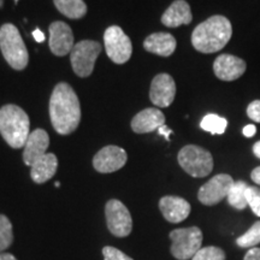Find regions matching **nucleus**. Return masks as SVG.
<instances>
[{
	"instance_id": "f257e3e1",
	"label": "nucleus",
	"mask_w": 260,
	"mask_h": 260,
	"mask_svg": "<svg viewBox=\"0 0 260 260\" xmlns=\"http://www.w3.org/2000/svg\"><path fill=\"white\" fill-rule=\"evenodd\" d=\"M50 117L58 134L69 135L81 122L80 100L70 84L60 82L54 87L50 99Z\"/></svg>"
},
{
	"instance_id": "f03ea898",
	"label": "nucleus",
	"mask_w": 260,
	"mask_h": 260,
	"mask_svg": "<svg viewBox=\"0 0 260 260\" xmlns=\"http://www.w3.org/2000/svg\"><path fill=\"white\" fill-rule=\"evenodd\" d=\"M232 35L233 25L229 19L216 15L197 25L191 34V45L201 53H216L226 46Z\"/></svg>"
},
{
	"instance_id": "7ed1b4c3",
	"label": "nucleus",
	"mask_w": 260,
	"mask_h": 260,
	"mask_svg": "<svg viewBox=\"0 0 260 260\" xmlns=\"http://www.w3.org/2000/svg\"><path fill=\"white\" fill-rule=\"evenodd\" d=\"M29 128L30 122L23 109L12 104L0 109V134L12 148L24 147L30 134Z\"/></svg>"
},
{
	"instance_id": "20e7f679",
	"label": "nucleus",
	"mask_w": 260,
	"mask_h": 260,
	"mask_svg": "<svg viewBox=\"0 0 260 260\" xmlns=\"http://www.w3.org/2000/svg\"><path fill=\"white\" fill-rule=\"evenodd\" d=\"M0 50L12 69L23 70L29 61L28 50L16 25L6 23L0 28Z\"/></svg>"
},
{
	"instance_id": "39448f33",
	"label": "nucleus",
	"mask_w": 260,
	"mask_h": 260,
	"mask_svg": "<svg viewBox=\"0 0 260 260\" xmlns=\"http://www.w3.org/2000/svg\"><path fill=\"white\" fill-rule=\"evenodd\" d=\"M177 159L180 167L193 177H206L213 170L212 154L200 146H184L178 152Z\"/></svg>"
},
{
	"instance_id": "423d86ee",
	"label": "nucleus",
	"mask_w": 260,
	"mask_h": 260,
	"mask_svg": "<svg viewBox=\"0 0 260 260\" xmlns=\"http://www.w3.org/2000/svg\"><path fill=\"white\" fill-rule=\"evenodd\" d=\"M170 239L171 254L178 260L193 259L203 245V233L198 226L172 230Z\"/></svg>"
},
{
	"instance_id": "0eeeda50",
	"label": "nucleus",
	"mask_w": 260,
	"mask_h": 260,
	"mask_svg": "<svg viewBox=\"0 0 260 260\" xmlns=\"http://www.w3.org/2000/svg\"><path fill=\"white\" fill-rule=\"evenodd\" d=\"M102 52L98 41L83 40L75 45L70 53L71 67L79 77H88L93 73L96 58Z\"/></svg>"
},
{
	"instance_id": "6e6552de",
	"label": "nucleus",
	"mask_w": 260,
	"mask_h": 260,
	"mask_svg": "<svg viewBox=\"0 0 260 260\" xmlns=\"http://www.w3.org/2000/svg\"><path fill=\"white\" fill-rule=\"evenodd\" d=\"M104 42L107 56L116 64H124L130 59L133 53V45L128 35L122 28L112 25L105 30Z\"/></svg>"
},
{
	"instance_id": "1a4fd4ad",
	"label": "nucleus",
	"mask_w": 260,
	"mask_h": 260,
	"mask_svg": "<svg viewBox=\"0 0 260 260\" xmlns=\"http://www.w3.org/2000/svg\"><path fill=\"white\" fill-rule=\"evenodd\" d=\"M107 228L117 237H125L132 233L133 219L129 210L122 201L112 199L105 206Z\"/></svg>"
},
{
	"instance_id": "9d476101",
	"label": "nucleus",
	"mask_w": 260,
	"mask_h": 260,
	"mask_svg": "<svg viewBox=\"0 0 260 260\" xmlns=\"http://www.w3.org/2000/svg\"><path fill=\"white\" fill-rule=\"evenodd\" d=\"M235 183L233 177L226 174H219L211 178L209 182L201 186L198 193V199L206 206H213L225 199Z\"/></svg>"
},
{
	"instance_id": "9b49d317",
	"label": "nucleus",
	"mask_w": 260,
	"mask_h": 260,
	"mask_svg": "<svg viewBox=\"0 0 260 260\" xmlns=\"http://www.w3.org/2000/svg\"><path fill=\"white\" fill-rule=\"evenodd\" d=\"M128 160L124 149L118 146H106L100 149L93 158V167L98 172L111 174L122 169Z\"/></svg>"
},
{
	"instance_id": "f8f14e48",
	"label": "nucleus",
	"mask_w": 260,
	"mask_h": 260,
	"mask_svg": "<svg viewBox=\"0 0 260 260\" xmlns=\"http://www.w3.org/2000/svg\"><path fill=\"white\" fill-rule=\"evenodd\" d=\"M176 95V83L169 74H159L152 80L149 99L155 106L164 109L174 103Z\"/></svg>"
},
{
	"instance_id": "ddd939ff",
	"label": "nucleus",
	"mask_w": 260,
	"mask_h": 260,
	"mask_svg": "<svg viewBox=\"0 0 260 260\" xmlns=\"http://www.w3.org/2000/svg\"><path fill=\"white\" fill-rule=\"evenodd\" d=\"M50 48L58 57L67 56L74 48V34L71 28L64 22L57 21L50 25Z\"/></svg>"
},
{
	"instance_id": "4468645a",
	"label": "nucleus",
	"mask_w": 260,
	"mask_h": 260,
	"mask_svg": "<svg viewBox=\"0 0 260 260\" xmlns=\"http://www.w3.org/2000/svg\"><path fill=\"white\" fill-rule=\"evenodd\" d=\"M247 64L242 58L229 53L220 54L213 63L214 75L219 80L226 81V82L240 79L245 74Z\"/></svg>"
},
{
	"instance_id": "2eb2a0df",
	"label": "nucleus",
	"mask_w": 260,
	"mask_h": 260,
	"mask_svg": "<svg viewBox=\"0 0 260 260\" xmlns=\"http://www.w3.org/2000/svg\"><path fill=\"white\" fill-rule=\"evenodd\" d=\"M159 209L164 218L170 223H181L189 216L190 205L183 198L168 195L159 201Z\"/></svg>"
},
{
	"instance_id": "dca6fc26",
	"label": "nucleus",
	"mask_w": 260,
	"mask_h": 260,
	"mask_svg": "<svg viewBox=\"0 0 260 260\" xmlns=\"http://www.w3.org/2000/svg\"><path fill=\"white\" fill-rule=\"evenodd\" d=\"M48 146H50V136L44 129H35L34 132H31L24 145V164L31 167L35 160L46 154Z\"/></svg>"
},
{
	"instance_id": "f3484780",
	"label": "nucleus",
	"mask_w": 260,
	"mask_h": 260,
	"mask_svg": "<svg viewBox=\"0 0 260 260\" xmlns=\"http://www.w3.org/2000/svg\"><path fill=\"white\" fill-rule=\"evenodd\" d=\"M164 124V113L160 110L153 109V107L142 110L132 119V129L136 134H147V133L158 130Z\"/></svg>"
},
{
	"instance_id": "a211bd4d",
	"label": "nucleus",
	"mask_w": 260,
	"mask_h": 260,
	"mask_svg": "<svg viewBox=\"0 0 260 260\" xmlns=\"http://www.w3.org/2000/svg\"><path fill=\"white\" fill-rule=\"evenodd\" d=\"M193 19L190 6L186 0H175L161 16V23L169 28L189 24Z\"/></svg>"
},
{
	"instance_id": "6ab92c4d",
	"label": "nucleus",
	"mask_w": 260,
	"mask_h": 260,
	"mask_svg": "<svg viewBox=\"0 0 260 260\" xmlns=\"http://www.w3.org/2000/svg\"><path fill=\"white\" fill-rule=\"evenodd\" d=\"M176 39L170 32H154L148 35L144 41L146 51L161 57H170L176 50Z\"/></svg>"
},
{
	"instance_id": "aec40b11",
	"label": "nucleus",
	"mask_w": 260,
	"mask_h": 260,
	"mask_svg": "<svg viewBox=\"0 0 260 260\" xmlns=\"http://www.w3.org/2000/svg\"><path fill=\"white\" fill-rule=\"evenodd\" d=\"M30 176L35 183H45L56 175L58 159L56 154L46 153L34 161L31 165Z\"/></svg>"
},
{
	"instance_id": "412c9836",
	"label": "nucleus",
	"mask_w": 260,
	"mask_h": 260,
	"mask_svg": "<svg viewBox=\"0 0 260 260\" xmlns=\"http://www.w3.org/2000/svg\"><path fill=\"white\" fill-rule=\"evenodd\" d=\"M58 11L71 19L82 18L87 14V5L83 0H53Z\"/></svg>"
},
{
	"instance_id": "4be33fe9",
	"label": "nucleus",
	"mask_w": 260,
	"mask_h": 260,
	"mask_svg": "<svg viewBox=\"0 0 260 260\" xmlns=\"http://www.w3.org/2000/svg\"><path fill=\"white\" fill-rule=\"evenodd\" d=\"M247 188H248V186L243 181H237L233 184L232 189H230L226 197L228 203H229L230 206H233L236 210H245L248 206L246 199Z\"/></svg>"
},
{
	"instance_id": "5701e85b",
	"label": "nucleus",
	"mask_w": 260,
	"mask_h": 260,
	"mask_svg": "<svg viewBox=\"0 0 260 260\" xmlns=\"http://www.w3.org/2000/svg\"><path fill=\"white\" fill-rule=\"evenodd\" d=\"M200 126L205 132L211 133L212 135H220L224 134V132H225L228 121L224 117L214 115V113H209L201 119Z\"/></svg>"
},
{
	"instance_id": "b1692460",
	"label": "nucleus",
	"mask_w": 260,
	"mask_h": 260,
	"mask_svg": "<svg viewBox=\"0 0 260 260\" xmlns=\"http://www.w3.org/2000/svg\"><path fill=\"white\" fill-rule=\"evenodd\" d=\"M237 246L241 248H253L260 243V220L255 222L249 228L248 232L243 234L236 240Z\"/></svg>"
},
{
	"instance_id": "393cba45",
	"label": "nucleus",
	"mask_w": 260,
	"mask_h": 260,
	"mask_svg": "<svg viewBox=\"0 0 260 260\" xmlns=\"http://www.w3.org/2000/svg\"><path fill=\"white\" fill-rule=\"evenodd\" d=\"M14 242V230L8 217L0 214V253L9 248Z\"/></svg>"
},
{
	"instance_id": "a878e982",
	"label": "nucleus",
	"mask_w": 260,
	"mask_h": 260,
	"mask_svg": "<svg viewBox=\"0 0 260 260\" xmlns=\"http://www.w3.org/2000/svg\"><path fill=\"white\" fill-rule=\"evenodd\" d=\"M191 260H225V253L218 247H204L197 252Z\"/></svg>"
},
{
	"instance_id": "bb28decb",
	"label": "nucleus",
	"mask_w": 260,
	"mask_h": 260,
	"mask_svg": "<svg viewBox=\"0 0 260 260\" xmlns=\"http://www.w3.org/2000/svg\"><path fill=\"white\" fill-rule=\"evenodd\" d=\"M246 199L253 213L260 217V189L256 187H249L246 190Z\"/></svg>"
},
{
	"instance_id": "cd10ccee",
	"label": "nucleus",
	"mask_w": 260,
	"mask_h": 260,
	"mask_svg": "<svg viewBox=\"0 0 260 260\" xmlns=\"http://www.w3.org/2000/svg\"><path fill=\"white\" fill-rule=\"evenodd\" d=\"M103 255L104 260H134L130 258L129 255H126L125 253H123L122 251H119V249L111 246L104 247Z\"/></svg>"
},
{
	"instance_id": "c85d7f7f",
	"label": "nucleus",
	"mask_w": 260,
	"mask_h": 260,
	"mask_svg": "<svg viewBox=\"0 0 260 260\" xmlns=\"http://www.w3.org/2000/svg\"><path fill=\"white\" fill-rule=\"evenodd\" d=\"M247 116L253 122L260 123V100H254L247 107Z\"/></svg>"
},
{
	"instance_id": "c756f323",
	"label": "nucleus",
	"mask_w": 260,
	"mask_h": 260,
	"mask_svg": "<svg viewBox=\"0 0 260 260\" xmlns=\"http://www.w3.org/2000/svg\"><path fill=\"white\" fill-rule=\"evenodd\" d=\"M243 260H260V248H252L246 253Z\"/></svg>"
},
{
	"instance_id": "7c9ffc66",
	"label": "nucleus",
	"mask_w": 260,
	"mask_h": 260,
	"mask_svg": "<svg viewBox=\"0 0 260 260\" xmlns=\"http://www.w3.org/2000/svg\"><path fill=\"white\" fill-rule=\"evenodd\" d=\"M256 133V128L254 124H248L246 125L245 128L242 129V134L246 136V138H253Z\"/></svg>"
},
{
	"instance_id": "2f4dec72",
	"label": "nucleus",
	"mask_w": 260,
	"mask_h": 260,
	"mask_svg": "<svg viewBox=\"0 0 260 260\" xmlns=\"http://www.w3.org/2000/svg\"><path fill=\"white\" fill-rule=\"evenodd\" d=\"M158 133H159V135H162L169 141V139H170V135L172 134V130L170 128H168V126L164 124L158 129Z\"/></svg>"
},
{
	"instance_id": "473e14b6",
	"label": "nucleus",
	"mask_w": 260,
	"mask_h": 260,
	"mask_svg": "<svg viewBox=\"0 0 260 260\" xmlns=\"http://www.w3.org/2000/svg\"><path fill=\"white\" fill-rule=\"evenodd\" d=\"M32 37H34L35 41L39 42V44L45 41V34L40 30V29H35V30L32 31Z\"/></svg>"
},
{
	"instance_id": "72a5a7b5",
	"label": "nucleus",
	"mask_w": 260,
	"mask_h": 260,
	"mask_svg": "<svg viewBox=\"0 0 260 260\" xmlns=\"http://www.w3.org/2000/svg\"><path fill=\"white\" fill-rule=\"evenodd\" d=\"M251 177H252L253 182H255L256 184H259V186H260V167L255 168L254 170L252 171V174H251Z\"/></svg>"
},
{
	"instance_id": "f704fd0d",
	"label": "nucleus",
	"mask_w": 260,
	"mask_h": 260,
	"mask_svg": "<svg viewBox=\"0 0 260 260\" xmlns=\"http://www.w3.org/2000/svg\"><path fill=\"white\" fill-rule=\"evenodd\" d=\"M253 153L256 158L260 159V141H256L254 145H253Z\"/></svg>"
},
{
	"instance_id": "c9c22d12",
	"label": "nucleus",
	"mask_w": 260,
	"mask_h": 260,
	"mask_svg": "<svg viewBox=\"0 0 260 260\" xmlns=\"http://www.w3.org/2000/svg\"><path fill=\"white\" fill-rule=\"evenodd\" d=\"M0 260H17L10 253H0Z\"/></svg>"
},
{
	"instance_id": "e433bc0d",
	"label": "nucleus",
	"mask_w": 260,
	"mask_h": 260,
	"mask_svg": "<svg viewBox=\"0 0 260 260\" xmlns=\"http://www.w3.org/2000/svg\"><path fill=\"white\" fill-rule=\"evenodd\" d=\"M3 6V0H0V8H2Z\"/></svg>"
},
{
	"instance_id": "4c0bfd02",
	"label": "nucleus",
	"mask_w": 260,
	"mask_h": 260,
	"mask_svg": "<svg viewBox=\"0 0 260 260\" xmlns=\"http://www.w3.org/2000/svg\"><path fill=\"white\" fill-rule=\"evenodd\" d=\"M15 2H16V3H17V2H18V0H15Z\"/></svg>"
}]
</instances>
